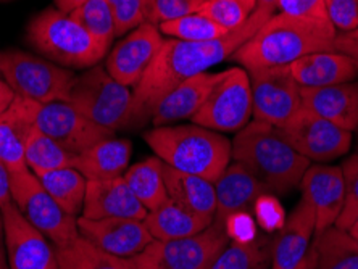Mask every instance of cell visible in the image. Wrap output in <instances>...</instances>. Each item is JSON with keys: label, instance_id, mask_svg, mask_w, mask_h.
Instances as JSON below:
<instances>
[{"label": "cell", "instance_id": "54", "mask_svg": "<svg viewBox=\"0 0 358 269\" xmlns=\"http://www.w3.org/2000/svg\"><path fill=\"white\" fill-rule=\"evenodd\" d=\"M3 112V110H0V113H2Z\"/></svg>", "mask_w": 358, "mask_h": 269}, {"label": "cell", "instance_id": "25", "mask_svg": "<svg viewBox=\"0 0 358 269\" xmlns=\"http://www.w3.org/2000/svg\"><path fill=\"white\" fill-rule=\"evenodd\" d=\"M133 144L128 139L108 137L76 157L75 168L87 181H105L123 176L129 168Z\"/></svg>", "mask_w": 358, "mask_h": 269}, {"label": "cell", "instance_id": "15", "mask_svg": "<svg viewBox=\"0 0 358 269\" xmlns=\"http://www.w3.org/2000/svg\"><path fill=\"white\" fill-rule=\"evenodd\" d=\"M5 245L10 269H59L54 250L41 231L21 215L17 205L10 202L2 208Z\"/></svg>", "mask_w": 358, "mask_h": 269}, {"label": "cell", "instance_id": "8", "mask_svg": "<svg viewBox=\"0 0 358 269\" xmlns=\"http://www.w3.org/2000/svg\"><path fill=\"white\" fill-rule=\"evenodd\" d=\"M229 245L223 221L215 219L196 235L175 240H152L129 258L134 269H207Z\"/></svg>", "mask_w": 358, "mask_h": 269}, {"label": "cell", "instance_id": "1", "mask_svg": "<svg viewBox=\"0 0 358 269\" xmlns=\"http://www.w3.org/2000/svg\"><path fill=\"white\" fill-rule=\"evenodd\" d=\"M271 17L273 15L255 8L241 28L231 31L224 38L207 42L166 39L149 70L133 89L131 126H141L150 121L155 105L171 89L233 57L234 52Z\"/></svg>", "mask_w": 358, "mask_h": 269}, {"label": "cell", "instance_id": "9", "mask_svg": "<svg viewBox=\"0 0 358 269\" xmlns=\"http://www.w3.org/2000/svg\"><path fill=\"white\" fill-rule=\"evenodd\" d=\"M12 202L17 208L55 247H63L80 235L78 218L63 212L59 203L50 197L42 182L28 168L10 173Z\"/></svg>", "mask_w": 358, "mask_h": 269}, {"label": "cell", "instance_id": "39", "mask_svg": "<svg viewBox=\"0 0 358 269\" xmlns=\"http://www.w3.org/2000/svg\"><path fill=\"white\" fill-rule=\"evenodd\" d=\"M254 212L257 224L262 226L266 232L281 231L284 223H286V215H284L282 205L279 203L275 195H271V192L263 194L257 198Z\"/></svg>", "mask_w": 358, "mask_h": 269}, {"label": "cell", "instance_id": "43", "mask_svg": "<svg viewBox=\"0 0 358 269\" xmlns=\"http://www.w3.org/2000/svg\"><path fill=\"white\" fill-rule=\"evenodd\" d=\"M224 229L231 242H252L257 237L255 219L247 212L234 213L224 219Z\"/></svg>", "mask_w": 358, "mask_h": 269}, {"label": "cell", "instance_id": "24", "mask_svg": "<svg viewBox=\"0 0 358 269\" xmlns=\"http://www.w3.org/2000/svg\"><path fill=\"white\" fill-rule=\"evenodd\" d=\"M300 87H326L350 82L358 76L354 61L339 52H315L287 65Z\"/></svg>", "mask_w": 358, "mask_h": 269}, {"label": "cell", "instance_id": "31", "mask_svg": "<svg viewBox=\"0 0 358 269\" xmlns=\"http://www.w3.org/2000/svg\"><path fill=\"white\" fill-rule=\"evenodd\" d=\"M59 269H134L129 258H120L97 249L78 235L70 244L57 247Z\"/></svg>", "mask_w": 358, "mask_h": 269}, {"label": "cell", "instance_id": "45", "mask_svg": "<svg viewBox=\"0 0 358 269\" xmlns=\"http://www.w3.org/2000/svg\"><path fill=\"white\" fill-rule=\"evenodd\" d=\"M12 202V191H10V171L5 163L0 160V208Z\"/></svg>", "mask_w": 358, "mask_h": 269}, {"label": "cell", "instance_id": "28", "mask_svg": "<svg viewBox=\"0 0 358 269\" xmlns=\"http://www.w3.org/2000/svg\"><path fill=\"white\" fill-rule=\"evenodd\" d=\"M123 177L147 212L159 208L168 200L163 161L159 157H149L144 161L129 166Z\"/></svg>", "mask_w": 358, "mask_h": 269}, {"label": "cell", "instance_id": "36", "mask_svg": "<svg viewBox=\"0 0 358 269\" xmlns=\"http://www.w3.org/2000/svg\"><path fill=\"white\" fill-rule=\"evenodd\" d=\"M257 0H207L199 10L224 29L234 31L241 28L254 13Z\"/></svg>", "mask_w": 358, "mask_h": 269}, {"label": "cell", "instance_id": "48", "mask_svg": "<svg viewBox=\"0 0 358 269\" xmlns=\"http://www.w3.org/2000/svg\"><path fill=\"white\" fill-rule=\"evenodd\" d=\"M84 2H87V0H55V5L60 12L70 15L76 8H80Z\"/></svg>", "mask_w": 358, "mask_h": 269}, {"label": "cell", "instance_id": "46", "mask_svg": "<svg viewBox=\"0 0 358 269\" xmlns=\"http://www.w3.org/2000/svg\"><path fill=\"white\" fill-rule=\"evenodd\" d=\"M0 269H10L7 258V245H5V226L2 208H0Z\"/></svg>", "mask_w": 358, "mask_h": 269}, {"label": "cell", "instance_id": "44", "mask_svg": "<svg viewBox=\"0 0 358 269\" xmlns=\"http://www.w3.org/2000/svg\"><path fill=\"white\" fill-rule=\"evenodd\" d=\"M333 50L349 57L358 71V29L349 33H338L333 42Z\"/></svg>", "mask_w": 358, "mask_h": 269}, {"label": "cell", "instance_id": "6", "mask_svg": "<svg viewBox=\"0 0 358 269\" xmlns=\"http://www.w3.org/2000/svg\"><path fill=\"white\" fill-rule=\"evenodd\" d=\"M0 73L15 96L41 105L68 102L78 76L73 70L23 50L0 54Z\"/></svg>", "mask_w": 358, "mask_h": 269}, {"label": "cell", "instance_id": "11", "mask_svg": "<svg viewBox=\"0 0 358 269\" xmlns=\"http://www.w3.org/2000/svg\"><path fill=\"white\" fill-rule=\"evenodd\" d=\"M278 129L292 149L310 163L334 161L350 150V131L339 128L303 107Z\"/></svg>", "mask_w": 358, "mask_h": 269}, {"label": "cell", "instance_id": "3", "mask_svg": "<svg viewBox=\"0 0 358 269\" xmlns=\"http://www.w3.org/2000/svg\"><path fill=\"white\" fill-rule=\"evenodd\" d=\"M231 147L233 160L244 165L271 194H287L300 186L312 165L292 149L281 131L257 119L238 131Z\"/></svg>", "mask_w": 358, "mask_h": 269}, {"label": "cell", "instance_id": "5", "mask_svg": "<svg viewBox=\"0 0 358 269\" xmlns=\"http://www.w3.org/2000/svg\"><path fill=\"white\" fill-rule=\"evenodd\" d=\"M26 39L47 60L68 70H89L107 57V49L59 8L36 15L26 28Z\"/></svg>", "mask_w": 358, "mask_h": 269}, {"label": "cell", "instance_id": "49", "mask_svg": "<svg viewBox=\"0 0 358 269\" xmlns=\"http://www.w3.org/2000/svg\"><path fill=\"white\" fill-rule=\"evenodd\" d=\"M294 269H317V250L315 247H310V250L307 253V256L300 261V265Z\"/></svg>", "mask_w": 358, "mask_h": 269}, {"label": "cell", "instance_id": "26", "mask_svg": "<svg viewBox=\"0 0 358 269\" xmlns=\"http://www.w3.org/2000/svg\"><path fill=\"white\" fill-rule=\"evenodd\" d=\"M163 176L168 198L175 200L191 212L208 219H215L217 213V197H215L213 182L207 179L178 171L163 163Z\"/></svg>", "mask_w": 358, "mask_h": 269}, {"label": "cell", "instance_id": "47", "mask_svg": "<svg viewBox=\"0 0 358 269\" xmlns=\"http://www.w3.org/2000/svg\"><path fill=\"white\" fill-rule=\"evenodd\" d=\"M15 99V92L8 87V84L0 79V110H5Z\"/></svg>", "mask_w": 358, "mask_h": 269}, {"label": "cell", "instance_id": "29", "mask_svg": "<svg viewBox=\"0 0 358 269\" xmlns=\"http://www.w3.org/2000/svg\"><path fill=\"white\" fill-rule=\"evenodd\" d=\"M50 197L59 203L63 212L70 216L83 213L84 197H86L87 179L76 168H62L54 171H42L36 174Z\"/></svg>", "mask_w": 358, "mask_h": 269}, {"label": "cell", "instance_id": "40", "mask_svg": "<svg viewBox=\"0 0 358 269\" xmlns=\"http://www.w3.org/2000/svg\"><path fill=\"white\" fill-rule=\"evenodd\" d=\"M207 0H155L149 21L160 24L163 21L178 20L187 15L197 13Z\"/></svg>", "mask_w": 358, "mask_h": 269}, {"label": "cell", "instance_id": "51", "mask_svg": "<svg viewBox=\"0 0 358 269\" xmlns=\"http://www.w3.org/2000/svg\"><path fill=\"white\" fill-rule=\"evenodd\" d=\"M142 2H144V8H145L147 21H149V18H150V15H152V10H154L155 0H142Z\"/></svg>", "mask_w": 358, "mask_h": 269}, {"label": "cell", "instance_id": "34", "mask_svg": "<svg viewBox=\"0 0 358 269\" xmlns=\"http://www.w3.org/2000/svg\"><path fill=\"white\" fill-rule=\"evenodd\" d=\"M159 29L163 36H168L170 39L186 42L215 41L231 33V31L224 29L223 26L217 24L213 20L199 12L178 20L163 21L159 24Z\"/></svg>", "mask_w": 358, "mask_h": 269}, {"label": "cell", "instance_id": "22", "mask_svg": "<svg viewBox=\"0 0 358 269\" xmlns=\"http://www.w3.org/2000/svg\"><path fill=\"white\" fill-rule=\"evenodd\" d=\"M302 107L345 131L358 128V82L302 87Z\"/></svg>", "mask_w": 358, "mask_h": 269}, {"label": "cell", "instance_id": "23", "mask_svg": "<svg viewBox=\"0 0 358 269\" xmlns=\"http://www.w3.org/2000/svg\"><path fill=\"white\" fill-rule=\"evenodd\" d=\"M215 197H217V213L215 219L223 221L234 213L254 210V205L260 195L268 189L252 174L244 165L238 161L229 163L223 174L213 182Z\"/></svg>", "mask_w": 358, "mask_h": 269}, {"label": "cell", "instance_id": "21", "mask_svg": "<svg viewBox=\"0 0 358 269\" xmlns=\"http://www.w3.org/2000/svg\"><path fill=\"white\" fill-rule=\"evenodd\" d=\"M223 76V71L218 73H200L189 78L163 97L155 105L150 116V123L154 126H168L176 121L191 119L199 112L205 100L217 86Z\"/></svg>", "mask_w": 358, "mask_h": 269}, {"label": "cell", "instance_id": "17", "mask_svg": "<svg viewBox=\"0 0 358 269\" xmlns=\"http://www.w3.org/2000/svg\"><path fill=\"white\" fill-rule=\"evenodd\" d=\"M302 195L315 210V237L336 224L344 207V176L341 166L310 165L300 182Z\"/></svg>", "mask_w": 358, "mask_h": 269}, {"label": "cell", "instance_id": "35", "mask_svg": "<svg viewBox=\"0 0 358 269\" xmlns=\"http://www.w3.org/2000/svg\"><path fill=\"white\" fill-rule=\"evenodd\" d=\"M70 17L78 24H81L107 50L113 44V39L117 38L115 36V21L108 0H87L80 8L70 13Z\"/></svg>", "mask_w": 358, "mask_h": 269}, {"label": "cell", "instance_id": "32", "mask_svg": "<svg viewBox=\"0 0 358 269\" xmlns=\"http://www.w3.org/2000/svg\"><path fill=\"white\" fill-rule=\"evenodd\" d=\"M76 157L78 155L70 154V152L63 149L59 142H55L52 137L42 133L36 126L31 131L28 142H26V166L34 174L62 170V168H75Z\"/></svg>", "mask_w": 358, "mask_h": 269}, {"label": "cell", "instance_id": "37", "mask_svg": "<svg viewBox=\"0 0 358 269\" xmlns=\"http://www.w3.org/2000/svg\"><path fill=\"white\" fill-rule=\"evenodd\" d=\"M341 170L344 176V207L334 226L347 231L358 218V155L347 158Z\"/></svg>", "mask_w": 358, "mask_h": 269}, {"label": "cell", "instance_id": "19", "mask_svg": "<svg viewBox=\"0 0 358 269\" xmlns=\"http://www.w3.org/2000/svg\"><path fill=\"white\" fill-rule=\"evenodd\" d=\"M315 210L307 198L300 197L271 247L270 269H294L307 256L315 235Z\"/></svg>", "mask_w": 358, "mask_h": 269}, {"label": "cell", "instance_id": "12", "mask_svg": "<svg viewBox=\"0 0 358 269\" xmlns=\"http://www.w3.org/2000/svg\"><path fill=\"white\" fill-rule=\"evenodd\" d=\"M254 119L281 128L302 108V87L287 66L249 73Z\"/></svg>", "mask_w": 358, "mask_h": 269}, {"label": "cell", "instance_id": "20", "mask_svg": "<svg viewBox=\"0 0 358 269\" xmlns=\"http://www.w3.org/2000/svg\"><path fill=\"white\" fill-rule=\"evenodd\" d=\"M38 102L15 96L12 103L0 113V160L10 173L26 170L24 149L36 126Z\"/></svg>", "mask_w": 358, "mask_h": 269}, {"label": "cell", "instance_id": "14", "mask_svg": "<svg viewBox=\"0 0 358 269\" xmlns=\"http://www.w3.org/2000/svg\"><path fill=\"white\" fill-rule=\"evenodd\" d=\"M163 34L159 26L145 21L121 39L110 52L105 70L126 87H136L162 49Z\"/></svg>", "mask_w": 358, "mask_h": 269}, {"label": "cell", "instance_id": "16", "mask_svg": "<svg viewBox=\"0 0 358 269\" xmlns=\"http://www.w3.org/2000/svg\"><path fill=\"white\" fill-rule=\"evenodd\" d=\"M78 231L97 249L120 258H133L154 240L142 219L78 218Z\"/></svg>", "mask_w": 358, "mask_h": 269}, {"label": "cell", "instance_id": "52", "mask_svg": "<svg viewBox=\"0 0 358 269\" xmlns=\"http://www.w3.org/2000/svg\"><path fill=\"white\" fill-rule=\"evenodd\" d=\"M347 231H349L350 232V234L352 235H354L355 237V239L358 240V218L354 221V223H352V226H350V228L349 229H347Z\"/></svg>", "mask_w": 358, "mask_h": 269}, {"label": "cell", "instance_id": "53", "mask_svg": "<svg viewBox=\"0 0 358 269\" xmlns=\"http://www.w3.org/2000/svg\"><path fill=\"white\" fill-rule=\"evenodd\" d=\"M0 2H10V0H0Z\"/></svg>", "mask_w": 358, "mask_h": 269}, {"label": "cell", "instance_id": "7", "mask_svg": "<svg viewBox=\"0 0 358 269\" xmlns=\"http://www.w3.org/2000/svg\"><path fill=\"white\" fill-rule=\"evenodd\" d=\"M68 103L112 133L131 126L133 91L110 76L105 66L96 65L76 76Z\"/></svg>", "mask_w": 358, "mask_h": 269}, {"label": "cell", "instance_id": "13", "mask_svg": "<svg viewBox=\"0 0 358 269\" xmlns=\"http://www.w3.org/2000/svg\"><path fill=\"white\" fill-rule=\"evenodd\" d=\"M36 128L75 155L83 154L97 142L108 139L115 134L86 118L68 102L39 105Z\"/></svg>", "mask_w": 358, "mask_h": 269}, {"label": "cell", "instance_id": "50", "mask_svg": "<svg viewBox=\"0 0 358 269\" xmlns=\"http://www.w3.org/2000/svg\"><path fill=\"white\" fill-rule=\"evenodd\" d=\"M278 2H279V0H257L255 8L262 10V12L270 13V15H276Z\"/></svg>", "mask_w": 358, "mask_h": 269}, {"label": "cell", "instance_id": "41", "mask_svg": "<svg viewBox=\"0 0 358 269\" xmlns=\"http://www.w3.org/2000/svg\"><path fill=\"white\" fill-rule=\"evenodd\" d=\"M326 15L336 31L358 29V0H324Z\"/></svg>", "mask_w": 358, "mask_h": 269}, {"label": "cell", "instance_id": "38", "mask_svg": "<svg viewBox=\"0 0 358 269\" xmlns=\"http://www.w3.org/2000/svg\"><path fill=\"white\" fill-rule=\"evenodd\" d=\"M115 21V36L121 38L147 21L142 0H108Z\"/></svg>", "mask_w": 358, "mask_h": 269}, {"label": "cell", "instance_id": "30", "mask_svg": "<svg viewBox=\"0 0 358 269\" xmlns=\"http://www.w3.org/2000/svg\"><path fill=\"white\" fill-rule=\"evenodd\" d=\"M317 269H358V240L338 226L315 237Z\"/></svg>", "mask_w": 358, "mask_h": 269}, {"label": "cell", "instance_id": "2", "mask_svg": "<svg viewBox=\"0 0 358 269\" xmlns=\"http://www.w3.org/2000/svg\"><path fill=\"white\" fill-rule=\"evenodd\" d=\"M338 31L331 23H315L276 13L233 54L247 73L287 66L315 52L333 50Z\"/></svg>", "mask_w": 358, "mask_h": 269}, {"label": "cell", "instance_id": "10", "mask_svg": "<svg viewBox=\"0 0 358 269\" xmlns=\"http://www.w3.org/2000/svg\"><path fill=\"white\" fill-rule=\"evenodd\" d=\"M252 105L250 76L244 68L223 71L213 91L205 100L191 123L217 133H234L250 123Z\"/></svg>", "mask_w": 358, "mask_h": 269}, {"label": "cell", "instance_id": "42", "mask_svg": "<svg viewBox=\"0 0 358 269\" xmlns=\"http://www.w3.org/2000/svg\"><path fill=\"white\" fill-rule=\"evenodd\" d=\"M278 12L315 23H329L324 0H279Z\"/></svg>", "mask_w": 358, "mask_h": 269}, {"label": "cell", "instance_id": "33", "mask_svg": "<svg viewBox=\"0 0 358 269\" xmlns=\"http://www.w3.org/2000/svg\"><path fill=\"white\" fill-rule=\"evenodd\" d=\"M273 242H231L207 269H270Z\"/></svg>", "mask_w": 358, "mask_h": 269}, {"label": "cell", "instance_id": "27", "mask_svg": "<svg viewBox=\"0 0 358 269\" xmlns=\"http://www.w3.org/2000/svg\"><path fill=\"white\" fill-rule=\"evenodd\" d=\"M215 219L191 212L175 200L168 198L159 208L147 213L144 223L154 240H175L196 235L207 229Z\"/></svg>", "mask_w": 358, "mask_h": 269}, {"label": "cell", "instance_id": "4", "mask_svg": "<svg viewBox=\"0 0 358 269\" xmlns=\"http://www.w3.org/2000/svg\"><path fill=\"white\" fill-rule=\"evenodd\" d=\"M144 140L165 165L210 182L217 181L233 160L228 137L194 123L155 126Z\"/></svg>", "mask_w": 358, "mask_h": 269}, {"label": "cell", "instance_id": "18", "mask_svg": "<svg viewBox=\"0 0 358 269\" xmlns=\"http://www.w3.org/2000/svg\"><path fill=\"white\" fill-rule=\"evenodd\" d=\"M147 213V208L136 198L123 176L105 181H87L83 218H133L144 221Z\"/></svg>", "mask_w": 358, "mask_h": 269}]
</instances>
